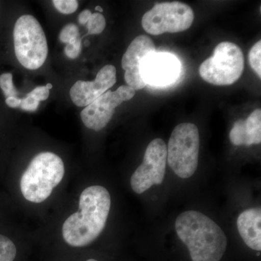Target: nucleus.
Listing matches in <instances>:
<instances>
[{"label":"nucleus","mask_w":261,"mask_h":261,"mask_svg":"<svg viewBox=\"0 0 261 261\" xmlns=\"http://www.w3.org/2000/svg\"><path fill=\"white\" fill-rule=\"evenodd\" d=\"M111 198L107 189L99 185L87 187L80 199V209L68 218L62 232L65 243L84 247L94 242L106 226Z\"/></svg>","instance_id":"nucleus-1"},{"label":"nucleus","mask_w":261,"mask_h":261,"mask_svg":"<svg viewBox=\"0 0 261 261\" xmlns=\"http://www.w3.org/2000/svg\"><path fill=\"white\" fill-rule=\"evenodd\" d=\"M175 228L188 247L192 261H220L227 247V238L219 225L205 214L185 211L178 216Z\"/></svg>","instance_id":"nucleus-2"},{"label":"nucleus","mask_w":261,"mask_h":261,"mask_svg":"<svg viewBox=\"0 0 261 261\" xmlns=\"http://www.w3.org/2000/svg\"><path fill=\"white\" fill-rule=\"evenodd\" d=\"M65 174L63 161L50 152L36 155L20 179V190L25 200L40 203L47 200Z\"/></svg>","instance_id":"nucleus-3"},{"label":"nucleus","mask_w":261,"mask_h":261,"mask_svg":"<svg viewBox=\"0 0 261 261\" xmlns=\"http://www.w3.org/2000/svg\"><path fill=\"white\" fill-rule=\"evenodd\" d=\"M200 152L198 128L191 123L175 127L168 141L167 163L179 178H188L197 171Z\"/></svg>","instance_id":"nucleus-4"},{"label":"nucleus","mask_w":261,"mask_h":261,"mask_svg":"<svg viewBox=\"0 0 261 261\" xmlns=\"http://www.w3.org/2000/svg\"><path fill=\"white\" fill-rule=\"evenodd\" d=\"M14 48L17 59L29 70L42 67L48 55L47 38L39 21L31 15L18 19L13 31Z\"/></svg>","instance_id":"nucleus-5"},{"label":"nucleus","mask_w":261,"mask_h":261,"mask_svg":"<svg viewBox=\"0 0 261 261\" xmlns=\"http://www.w3.org/2000/svg\"><path fill=\"white\" fill-rule=\"evenodd\" d=\"M245 58L241 48L230 42H221L214 54L199 68L201 78L215 86H229L243 75Z\"/></svg>","instance_id":"nucleus-6"},{"label":"nucleus","mask_w":261,"mask_h":261,"mask_svg":"<svg viewBox=\"0 0 261 261\" xmlns=\"http://www.w3.org/2000/svg\"><path fill=\"white\" fill-rule=\"evenodd\" d=\"M195 19L191 7L180 2L157 3L145 13L142 28L151 35L185 32L191 27Z\"/></svg>","instance_id":"nucleus-7"},{"label":"nucleus","mask_w":261,"mask_h":261,"mask_svg":"<svg viewBox=\"0 0 261 261\" xmlns=\"http://www.w3.org/2000/svg\"><path fill=\"white\" fill-rule=\"evenodd\" d=\"M167 163V146L162 139L152 140L146 149L142 164L130 177V186L137 194H142L164 180Z\"/></svg>","instance_id":"nucleus-8"},{"label":"nucleus","mask_w":261,"mask_h":261,"mask_svg":"<svg viewBox=\"0 0 261 261\" xmlns=\"http://www.w3.org/2000/svg\"><path fill=\"white\" fill-rule=\"evenodd\" d=\"M136 91L127 85H122L114 92L108 90L106 93L84 108L81 118L89 129H103L114 115L116 108L121 103L135 97Z\"/></svg>","instance_id":"nucleus-9"},{"label":"nucleus","mask_w":261,"mask_h":261,"mask_svg":"<svg viewBox=\"0 0 261 261\" xmlns=\"http://www.w3.org/2000/svg\"><path fill=\"white\" fill-rule=\"evenodd\" d=\"M154 53L155 45L148 36H138L132 41L121 61L127 86L135 91L145 88L147 84L142 78V65L146 58Z\"/></svg>","instance_id":"nucleus-10"},{"label":"nucleus","mask_w":261,"mask_h":261,"mask_svg":"<svg viewBox=\"0 0 261 261\" xmlns=\"http://www.w3.org/2000/svg\"><path fill=\"white\" fill-rule=\"evenodd\" d=\"M116 83V69L112 65L103 67L94 82L78 81L70 90L72 101L78 107L85 108L106 93Z\"/></svg>","instance_id":"nucleus-11"},{"label":"nucleus","mask_w":261,"mask_h":261,"mask_svg":"<svg viewBox=\"0 0 261 261\" xmlns=\"http://www.w3.org/2000/svg\"><path fill=\"white\" fill-rule=\"evenodd\" d=\"M180 63L176 57L168 53H153L142 65V75L145 84L166 86L172 83L180 73Z\"/></svg>","instance_id":"nucleus-12"},{"label":"nucleus","mask_w":261,"mask_h":261,"mask_svg":"<svg viewBox=\"0 0 261 261\" xmlns=\"http://www.w3.org/2000/svg\"><path fill=\"white\" fill-rule=\"evenodd\" d=\"M233 145L250 146L261 142V110H255L247 119L235 122L229 133Z\"/></svg>","instance_id":"nucleus-13"},{"label":"nucleus","mask_w":261,"mask_h":261,"mask_svg":"<svg viewBox=\"0 0 261 261\" xmlns=\"http://www.w3.org/2000/svg\"><path fill=\"white\" fill-rule=\"evenodd\" d=\"M261 209L253 207L239 216L237 226L240 236L247 246L256 251L261 250Z\"/></svg>","instance_id":"nucleus-14"},{"label":"nucleus","mask_w":261,"mask_h":261,"mask_svg":"<svg viewBox=\"0 0 261 261\" xmlns=\"http://www.w3.org/2000/svg\"><path fill=\"white\" fill-rule=\"evenodd\" d=\"M15 244L10 239L0 234V261H13L16 256Z\"/></svg>","instance_id":"nucleus-15"},{"label":"nucleus","mask_w":261,"mask_h":261,"mask_svg":"<svg viewBox=\"0 0 261 261\" xmlns=\"http://www.w3.org/2000/svg\"><path fill=\"white\" fill-rule=\"evenodd\" d=\"M106 27V20L101 13H93L87 23V29L89 35L100 34Z\"/></svg>","instance_id":"nucleus-16"},{"label":"nucleus","mask_w":261,"mask_h":261,"mask_svg":"<svg viewBox=\"0 0 261 261\" xmlns=\"http://www.w3.org/2000/svg\"><path fill=\"white\" fill-rule=\"evenodd\" d=\"M80 38L78 27L73 23H69L65 25L59 35L60 41L66 44H73Z\"/></svg>","instance_id":"nucleus-17"},{"label":"nucleus","mask_w":261,"mask_h":261,"mask_svg":"<svg viewBox=\"0 0 261 261\" xmlns=\"http://www.w3.org/2000/svg\"><path fill=\"white\" fill-rule=\"evenodd\" d=\"M261 41L254 44L249 53V63L259 78L261 77Z\"/></svg>","instance_id":"nucleus-18"},{"label":"nucleus","mask_w":261,"mask_h":261,"mask_svg":"<svg viewBox=\"0 0 261 261\" xmlns=\"http://www.w3.org/2000/svg\"><path fill=\"white\" fill-rule=\"evenodd\" d=\"M0 88L3 90L6 98L17 97L18 91L15 89L13 82V74L5 73L0 75Z\"/></svg>","instance_id":"nucleus-19"},{"label":"nucleus","mask_w":261,"mask_h":261,"mask_svg":"<svg viewBox=\"0 0 261 261\" xmlns=\"http://www.w3.org/2000/svg\"><path fill=\"white\" fill-rule=\"evenodd\" d=\"M53 3L57 10L65 15L75 13L79 8L78 1L75 0H54Z\"/></svg>","instance_id":"nucleus-20"},{"label":"nucleus","mask_w":261,"mask_h":261,"mask_svg":"<svg viewBox=\"0 0 261 261\" xmlns=\"http://www.w3.org/2000/svg\"><path fill=\"white\" fill-rule=\"evenodd\" d=\"M82 51V38L73 43V44H66L65 48V56L70 59H75L80 56Z\"/></svg>","instance_id":"nucleus-21"},{"label":"nucleus","mask_w":261,"mask_h":261,"mask_svg":"<svg viewBox=\"0 0 261 261\" xmlns=\"http://www.w3.org/2000/svg\"><path fill=\"white\" fill-rule=\"evenodd\" d=\"M39 102L34 97L28 94L27 97L21 99L20 108L23 111H36L39 107Z\"/></svg>","instance_id":"nucleus-22"},{"label":"nucleus","mask_w":261,"mask_h":261,"mask_svg":"<svg viewBox=\"0 0 261 261\" xmlns=\"http://www.w3.org/2000/svg\"><path fill=\"white\" fill-rule=\"evenodd\" d=\"M32 97L35 98L39 102L48 99L49 95V89L46 86H39L33 89L32 92L29 93Z\"/></svg>","instance_id":"nucleus-23"},{"label":"nucleus","mask_w":261,"mask_h":261,"mask_svg":"<svg viewBox=\"0 0 261 261\" xmlns=\"http://www.w3.org/2000/svg\"><path fill=\"white\" fill-rule=\"evenodd\" d=\"M92 14V12L89 10H83L79 15V23L82 24V25H85L89 21Z\"/></svg>","instance_id":"nucleus-24"},{"label":"nucleus","mask_w":261,"mask_h":261,"mask_svg":"<svg viewBox=\"0 0 261 261\" xmlns=\"http://www.w3.org/2000/svg\"><path fill=\"white\" fill-rule=\"evenodd\" d=\"M7 106L12 108H17L20 107L21 103V99L17 97H10L6 98L5 100Z\"/></svg>","instance_id":"nucleus-25"},{"label":"nucleus","mask_w":261,"mask_h":261,"mask_svg":"<svg viewBox=\"0 0 261 261\" xmlns=\"http://www.w3.org/2000/svg\"><path fill=\"white\" fill-rule=\"evenodd\" d=\"M95 10H98V11H99V12H102L103 11L102 8H101V7H99V6L96 7Z\"/></svg>","instance_id":"nucleus-26"},{"label":"nucleus","mask_w":261,"mask_h":261,"mask_svg":"<svg viewBox=\"0 0 261 261\" xmlns=\"http://www.w3.org/2000/svg\"><path fill=\"white\" fill-rule=\"evenodd\" d=\"M46 87H47L49 89L53 88V85H51V84H47V85H46Z\"/></svg>","instance_id":"nucleus-27"},{"label":"nucleus","mask_w":261,"mask_h":261,"mask_svg":"<svg viewBox=\"0 0 261 261\" xmlns=\"http://www.w3.org/2000/svg\"><path fill=\"white\" fill-rule=\"evenodd\" d=\"M87 261H98V260H95V259H89V260H87Z\"/></svg>","instance_id":"nucleus-28"}]
</instances>
